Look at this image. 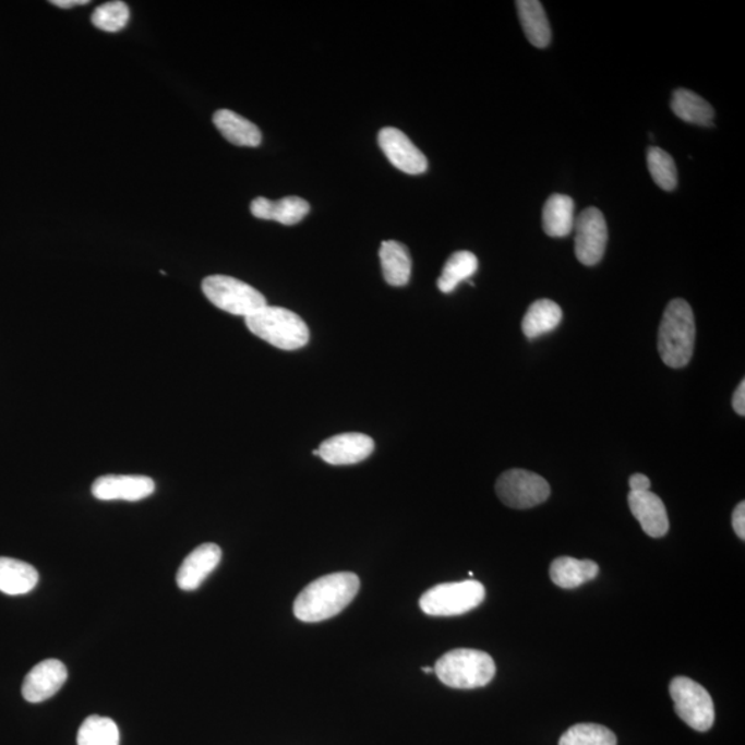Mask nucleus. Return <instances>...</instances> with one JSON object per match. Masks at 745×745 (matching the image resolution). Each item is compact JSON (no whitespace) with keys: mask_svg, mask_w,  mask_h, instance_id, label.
I'll return each mask as SVG.
<instances>
[{"mask_svg":"<svg viewBox=\"0 0 745 745\" xmlns=\"http://www.w3.org/2000/svg\"><path fill=\"white\" fill-rule=\"evenodd\" d=\"M517 9L526 38L536 48H546L551 41V27L543 4L538 0H519Z\"/></svg>","mask_w":745,"mask_h":745,"instance_id":"22","label":"nucleus"},{"mask_svg":"<svg viewBox=\"0 0 745 745\" xmlns=\"http://www.w3.org/2000/svg\"><path fill=\"white\" fill-rule=\"evenodd\" d=\"M221 556V549L217 544L206 543L197 546L185 557L177 572V586L182 591L197 590L211 573L220 565Z\"/></svg>","mask_w":745,"mask_h":745,"instance_id":"14","label":"nucleus"},{"mask_svg":"<svg viewBox=\"0 0 745 745\" xmlns=\"http://www.w3.org/2000/svg\"><path fill=\"white\" fill-rule=\"evenodd\" d=\"M129 20L130 9L121 0L100 4L92 14L93 25L106 33H119L127 27Z\"/></svg>","mask_w":745,"mask_h":745,"instance_id":"29","label":"nucleus"},{"mask_svg":"<svg viewBox=\"0 0 745 745\" xmlns=\"http://www.w3.org/2000/svg\"><path fill=\"white\" fill-rule=\"evenodd\" d=\"M599 566L590 560L578 561L570 556L556 557L550 567L552 582L566 590L577 588L598 576Z\"/></svg>","mask_w":745,"mask_h":745,"instance_id":"19","label":"nucleus"},{"mask_svg":"<svg viewBox=\"0 0 745 745\" xmlns=\"http://www.w3.org/2000/svg\"><path fill=\"white\" fill-rule=\"evenodd\" d=\"M67 678V666L60 660L40 661L25 676L23 697L33 705L49 700L64 686Z\"/></svg>","mask_w":745,"mask_h":745,"instance_id":"12","label":"nucleus"},{"mask_svg":"<svg viewBox=\"0 0 745 745\" xmlns=\"http://www.w3.org/2000/svg\"><path fill=\"white\" fill-rule=\"evenodd\" d=\"M39 573L27 562L0 556V592L7 596H24L34 590Z\"/></svg>","mask_w":745,"mask_h":745,"instance_id":"18","label":"nucleus"},{"mask_svg":"<svg viewBox=\"0 0 745 745\" xmlns=\"http://www.w3.org/2000/svg\"><path fill=\"white\" fill-rule=\"evenodd\" d=\"M154 492L155 482L144 476H106L96 479L92 486L93 496L101 502H140Z\"/></svg>","mask_w":745,"mask_h":745,"instance_id":"13","label":"nucleus"},{"mask_svg":"<svg viewBox=\"0 0 745 745\" xmlns=\"http://www.w3.org/2000/svg\"><path fill=\"white\" fill-rule=\"evenodd\" d=\"M88 0H53L51 4H55L57 8L61 9H70V8H75V7H82V4H88Z\"/></svg>","mask_w":745,"mask_h":745,"instance_id":"33","label":"nucleus"},{"mask_svg":"<svg viewBox=\"0 0 745 745\" xmlns=\"http://www.w3.org/2000/svg\"><path fill=\"white\" fill-rule=\"evenodd\" d=\"M384 279L387 284L400 288L409 284L411 275V257L409 249L397 241H384L380 248Z\"/></svg>","mask_w":745,"mask_h":745,"instance_id":"20","label":"nucleus"},{"mask_svg":"<svg viewBox=\"0 0 745 745\" xmlns=\"http://www.w3.org/2000/svg\"><path fill=\"white\" fill-rule=\"evenodd\" d=\"M250 212L260 220H269L296 226L310 213V203L299 196H286L284 200L269 201L267 197H255L250 205Z\"/></svg>","mask_w":745,"mask_h":745,"instance_id":"16","label":"nucleus"},{"mask_svg":"<svg viewBox=\"0 0 745 745\" xmlns=\"http://www.w3.org/2000/svg\"><path fill=\"white\" fill-rule=\"evenodd\" d=\"M374 452V441L359 432H348L322 442L317 456L331 466H352L367 460Z\"/></svg>","mask_w":745,"mask_h":745,"instance_id":"11","label":"nucleus"},{"mask_svg":"<svg viewBox=\"0 0 745 745\" xmlns=\"http://www.w3.org/2000/svg\"><path fill=\"white\" fill-rule=\"evenodd\" d=\"M629 509L637 518L646 534L653 539L664 538L669 533L670 520L663 500L654 493L640 492L628 494Z\"/></svg>","mask_w":745,"mask_h":745,"instance_id":"15","label":"nucleus"},{"mask_svg":"<svg viewBox=\"0 0 745 745\" xmlns=\"http://www.w3.org/2000/svg\"><path fill=\"white\" fill-rule=\"evenodd\" d=\"M213 123L227 142L238 147H259L263 142L262 132L254 123L229 109L213 115Z\"/></svg>","mask_w":745,"mask_h":745,"instance_id":"17","label":"nucleus"},{"mask_svg":"<svg viewBox=\"0 0 745 745\" xmlns=\"http://www.w3.org/2000/svg\"><path fill=\"white\" fill-rule=\"evenodd\" d=\"M670 695L682 721L697 732L710 731L716 721V708L705 687L686 676H678L671 682Z\"/></svg>","mask_w":745,"mask_h":745,"instance_id":"7","label":"nucleus"},{"mask_svg":"<svg viewBox=\"0 0 745 745\" xmlns=\"http://www.w3.org/2000/svg\"><path fill=\"white\" fill-rule=\"evenodd\" d=\"M561 307L551 300H539L529 307L522 321L524 335L530 340L555 331L562 322Z\"/></svg>","mask_w":745,"mask_h":745,"instance_id":"23","label":"nucleus"},{"mask_svg":"<svg viewBox=\"0 0 745 745\" xmlns=\"http://www.w3.org/2000/svg\"><path fill=\"white\" fill-rule=\"evenodd\" d=\"M361 581L356 573L340 572L312 581L296 598L295 616L304 623H320L337 616L357 597Z\"/></svg>","mask_w":745,"mask_h":745,"instance_id":"1","label":"nucleus"},{"mask_svg":"<svg viewBox=\"0 0 745 745\" xmlns=\"http://www.w3.org/2000/svg\"><path fill=\"white\" fill-rule=\"evenodd\" d=\"M486 590L479 581L444 582L432 587L420 598V608L429 616H461L484 601Z\"/></svg>","mask_w":745,"mask_h":745,"instance_id":"5","label":"nucleus"},{"mask_svg":"<svg viewBox=\"0 0 745 745\" xmlns=\"http://www.w3.org/2000/svg\"><path fill=\"white\" fill-rule=\"evenodd\" d=\"M560 745H617V737L602 725L578 723L561 737Z\"/></svg>","mask_w":745,"mask_h":745,"instance_id":"27","label":"nucleus"},{"mask_svg":"<svg viewBox=\"0 0 745 745\" xmlns=\"http://www.w3.org/2000/svg\"><path fill=\"white\" fill-rule=\"evenodd\" d=\"M732 525L740 539H745V503L737 504L733 510Z\"/></svg>","mask_w":745,"mask_h":745,"instance_id":"30","label":"nucleus"},{"mask_svg":"<svg viewBox=\"0 0 745 745\" xmlns=\"http://www.w3.org/2000/svg\"><path fill=\"white\" fill-rule=\"evenodd\" d=\"M202 290L213 305L237 316L247 317L268 305L257 289L232 276H207L203 279Z\"/></svg>","mask_w":745,"mask_h":745,"instance_id":"6","label":"nucleus"},{"mask_svg":"<svg viewBox=\"0 0 745 745\" xmlns=\"http://www.w3.org/2000/svg\"><path fill=\"white\" fill-rule=\"evenodd\" d=\"M733 409L740 416L745 414V382L740 383L736 393L733 395Z\"/></svg>","mask_w":745,"mask_h":745,"instance_id":"32","label":"nucleus"},{"mask_svg":"<svg viewBox=\"0 0 745 745\" xmlns=\"http://www.w3.org/2000/svg\"><path fill=\"white\" fill-rule=\"evenodd\" d=\"M648 168L651 179L664 191H674L678 184V171L674 159L658 147L648 151Z\"/></svg>","mask_w":745,"mask_h":745,"instance_id":"28","label":"nucleus"},{"mask_svg":"<svg viewBox=\"0 0 745 745\" xmlns=\"http://www.w3.org/2000/svg\"><path fill=\"white\" fill-rule=\"evenodd\" d=\"M248 329L271 346L296 351L310 343V329L296 312L283 307L265 305L244 317Z\"/></svg>","mask_w":745,"mask_h":745,"instance_id":"3","label":"nucleus"},{"mask_svg":"<svg viewBox=\"0 0 745 745\" xmlns=\"http://www.w3.org/2000/svg\"><path fill=\"white\" fill-rule=\"evenodd\" d=\"M478 269V259L477 255L467 252V250H461V252H456L450 255L447 260L444 269H442V275L437 279V289L442 293L449 295L453 290L457 288L458 285L471 278Z\"/></svg>","mask_w":745,"mask_h":745,"instance_id":"25","label":"nucleus"},{"mask_svg":"<svg viewBox=\"0 0 745 745\" xmlns=\"http://www.w3.org/2000/svg\"><path fill=\"white\" fill-rule=\"evenodd\" d=\"M650 486V479L644 476V473H634V476L629 478V492H649Z\"/></svg>","mask_w":745,"mask_h":745,"instance_id":"31","label":"nucleus"},{"mask_svg":"<svg viewBox=\"0 0 745 745\" xmlns=\"http://www.w3.org/2000/svg\"><path fill=\"white\" fill-rule=\"evenodd\" d=\"M77 745H119L117 723L106 717H88L77 732Z\"/></svg>","mask_w":745,"mask_h":745,"instance_id":"26","label":"nucleus"},{"mask_svg":"<svg viewBox=\"0 0 745 745\" xmlns=\"http://www.w3.org/2000/svg\"><path fill=\"white\" fill-rule=\"evenodd\" d=\"M377 140L380 148L390 164L404 173L423 175L429 169V160H426L425 155L399 129L384 128L380 130Z\"/></svg>","mask_w":745,"mask_h":745,"instance_id":"10","label":"nucleus"},{"mask_svg":"<svg viewBox=\"0 0 745 745\" xmlns=\"http://www.w3.org/2000/svg\"><path fill=\"white\" fill-rule=\"evenodd\" d=\"M575 202L570 196L555 194L543 208V228L546 236L565 238L575 228Z\"/></svg>","mask_w":745,"mask_h":745,"instance_id":"21","label":"nucleus"},{"mask_svg":"<svg viewBox=\"0 0 745 745\" xmlns=\"http://www.w3.org/2000/svg\"><path fill=\"white\" fill-rule=\"evenodd\" d=\"M423 671L425 672V674H431V672L434 671V669H431V666H424Z\"/></svg>","mask_w":745,"mask_h":745,"instance_id":"34","label":"nucleus"},{"mask_svg":"<svg viewBox=\"0 0 745 745\" xmlns=\"http://www.w3.org/2000/svg\"><path fill=\"white\" fill-rule=\"evenodd\" d=\"M696 341L695 315L685 300L671 301L660 323L659 352L666 367L681 369L690 362Z\"/></svg>","mask_w":745,"mask_h":745,"instance_id":"2","label":"nucleus"},{"mask_svg":"<svg viewBox=\"0 0 745 745\" xmlns=\"http://www.w3.org/2000/svg\"><path fill=\"white\" fill-rule=\"evenodd\" d=\"M576 257L592 267L601 262L608 244L606 220L599 208L590 207L576 218Z\"/></svg>","mask_w":745,"mask_h":745,"instance_id":"9","label":"nucleus"},{"mask_svg":"<svg viewBox=\"0 0 745 745\" xmlns=\"http://www.w3.org/2000/svg\"><path fill=\"white\" fill-rule=\"evenodd\" d=\"M496 492L507 507L528 509L543 504L550 497L551 488L538 473L515 468L497 479Z\"/></svg>","mask_w":745,"mask_h":745,"instance_id":"8","label":"nucleus"},{"mask_svg":"<svg viewBox=\"0 0 745 745\" xmlns=\"http://www.w3.org/2000/svg\"><path fill=\"white\" fill-rule=\"evenodd\" d=\"M671 109L682 121L700 124V127H712L713 115H716L705 98L686 88H680L674 93Z\"/></svg>","mask_w":745,"mask_h":745,"instance_id":"24","label":"nucleus"},{"mask_svg":"<svg viewBox=\"0 0 745 745\" xmlns=\"http://www.w3.org/2000/svg\"><path fill=\"white\" fill-rule=\"evenodd\" d=\"M434 672L442 684L453 689H477L494 678L496 664L482 650L455 649L436 661Z\"/></svg>","mask_w":745,"mask_h":745,"instance_id":"4","label":"nucleus"}]
</instances>
